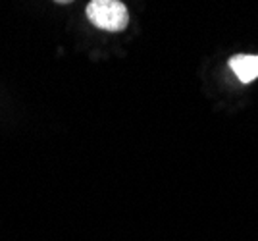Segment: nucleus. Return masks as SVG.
Here are the masks:
<instances>
[{
	"mask_svg": "<svg viewBox=\"0 0 258 241\" xmlns=\"http://www.w3.org/2000/svg\"><path fill=\"white\" fill-rule=\"evenodd\" d=\"M54 2H56V4H72L74 0H54Z\"/></svg>",
	"mask_w": 258,
	"mask_h": 241,
	"instance_id": "3",
	"label": "nucleus"
},
{
	"mask_svg": "<svg viewBox=\"0 0 258 241\" xmlns=\"http://www.w3.org/2000/svg\"><path fill=\"white\" fill-rule=\"evenodd\" d=\"M229 68L241 83H252L258 77V54H235L229 58Z\"/></svg>",
	"mask_w": 258,
	"mask_h": 241,
	"instance_id": "2",
	"label": "nucleus"
},
{
	"mask_svg": "<svg viewBox=\"0 0 258 241\" xmlns=\"http://www.w3.org/2000/svg\"><path fill=\"white\" fill-rule=\"evenodd\" d=\"M85 16L95 27L110 33H119L129 25V10L121 0H91Z\"/></svg>",
	"mask_w": 258,
	"mask_h": 241,
	"instance_id": "1",
	"label": "nucleus"
}]
</instances>
